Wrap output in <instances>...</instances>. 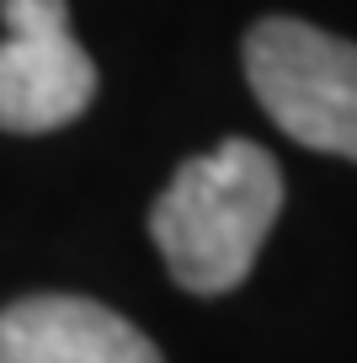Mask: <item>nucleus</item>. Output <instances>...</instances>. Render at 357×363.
I'll use <instances>...</instances> for the list:
<instances>
[{"instance_id": "obj_1", "label": "nucleus", "mask_w": 357, "mask_h": 363, "mask_svg": "<svg viewBox=\"0 0 357 363\" xmlns=\"http://www.w3.org/2000/svg\"><path fill=\"white\" fill-rule=\"evenodd\" d=\"M283 214V171L256 139L192 155L149 208V235L187 294H230L251 278Z\"/></svg>"}, {"instance_id": "obj_2", "label": "nucleus", "mask_w": 357, "mask_h": 363, "mask_svg": "<svg viewBox=\"0 0 357 363\" xmlns=\"http://www.w3.org/2000/svg\"><path fill=\"white\" fill-rule=\"evenodd\" d=\"M246 80L293 145L357 160V43L299 16H267L246 38Z\"/></svg>"}, {"instance_id": "obj_3", "label": "nucleus", "mask_w": 357, "mask_h": 363, "mask_svg": "<svg viewBox=\"0 0 357 363\" xmlns=\"http://www.w3.org/2000/svg\"><path fill=\"white\" fill-rule=\"evenodd\" d=\"M0 128L54 134L96 96V65L69 33L64 0H0Z\"/></svg>"}, {"instance_id": "obj_4", "label": "nucleus", "mask_w": 357, "mask_h": 363, "mask_svg": "<svg viewBox=\"0 0 357 363\" xmlns=\"http://www.w3.org/2000/svg\"><path fill=\"white\" fill-rule=\"evenodd\" d=\"M0 363H166L118 310L80 294H33L0 310Z\"/></svg>"}]
</instances>
